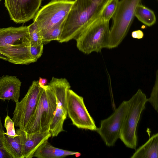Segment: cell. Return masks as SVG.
Masks as SVG:
<instances>
[{"label": "cell", "instance_id": "13", "mask_svg": "<svg viewBox=\"0 0 158 158\" xmlns=\"http://www.w3.org/2000/svg\"><path fill=\"white\" fill-rule=\"evenodd\" d=\"M16 132L20 136L24 158H33L39 147L51 137L49 131L28 134L19 128Z\"/></svg>", "mask_w": 158, "mask_h": 158}, {"label": "cell", "instance_id": "29", "mask_svg": "<svg viewBox=\"0 0 158 158\" xmlns=\"http://www.w3.org/2000/svg\"></svg>", "mask_w": 158, "mask_h": 158}, {"label": "cell", "instance_id": "23", "mask_svg": "<svg viewBox=\"0 0 158 158\" xmlns=\"http://www.w3.org/2000/svg\"><path fill=\"white\" fill-rule=\"evenodd\" d=\"M4 126L6 130L5 133L9 137L13 138L18 135L15 130L14 123L8 115L5 117Z\"/></svg>", "mask_w": 158, "mask_h": 158}, {"label": "cell", "instance_id": "27", "mask_svg": "<svg viewBox=\"0 0 158 158\" xmlns=\"http://www.w3.org/2000/svg\"><path fill=\"white\" fill-rule=\"evenodd\" d=\"M38 81L39 85L41 87L46 85L48 82V80L46 78L40 77Z\"/></svg>", "mask_w": 158, "mask_h": 158}, {"label": "cell", "instance_id": "9", "mask_svg": "<svg viewBox=\"0 0 158 158\" xmlns=\"http://www.w3.org/2000/svg\"><path fill=\"white\" fill-rule=\"evenodd\" d=\"M48 85L53 90L56 100V110L49 129L51 136L54 137L64 131L63 124L67 115V95L71 86L65 78H58L54 77H52Z\"/></svg>", "mask_w": 158, "mask_h": 158}, {"label": "cell", "instance_id": "25", "mask_svg": "<svg viewBox=\"0 0 158 158\" xmlns=\"http://www.w3.org/2000/svg\"><path fill=\"white\" fill-rule=\"evenodd\" d=\"M44 44L31 45L30 52L32 56L36 59L39 58L42 56L43 51Z\"/></svg>", "mask_w": 158, "mask_h": 158}, {"label": "cell", "instance_id": "28", "mask_svg": "<svg viewBox=\"0 0 158 158\" xmlns=\"http://www.w3.org/2000/svg\"><path fill=\"white\" fill-rule=\"evenodd\" d=\"M93 2L99 3H107L109 0H91Z\"/></svg>", "mask_w": 158, "mask_h": 158}, {"label": "cell", "instance_id": "5", "mask_svg": "<svg viewBox=\"0 0 158 158\" xmlns=\"http://www.w3.org/2000/svg\"><path fill=\"white\" fill-rule=\"evenodd\" d=\"M128 101L129 106L120 131L119 139L127 148L135 149L137 145V127L141 113L145 109L147 98L146 94L139 89Z\"/></svg>", "mask_w": 158, "mask_h": 158}, {"label": "cell", "instance_id": "3", "mask_svg": "<svg viewBox=\"0 0 158 158\" xmlns=\"http://www.w3.org/2000/svg\"><path fill=\"white\" fill-rule=\"evenodd\" d=\"M109 21L99 16L88 25L75 40L78 49L83 53L101 52L104 48H108L110 38Z\"/></svg>", "mask_w": 158, "mask_h": 158}, {"label": "cell", "instance_id": "11", "mask_svg": "<svg viewBox=\"0 0 158 158\" xmlns=\"http://www.w3.org/2000/svg\"><path fill=\"white\" fill-rule=\"evenodd\" d=\"M67 114L73 124L79 128L96 131L94 120L86 108L83 98L69 89L66 97Z\"/></svg>", "mask_w": 158, "mask_h": 158}, {"label": "cell", "instance_id": "19", "mask_svg": "<svg viewBox=\"0 0 158 158\" xmlns=\"http://www.w3.org/2000/svg\"><path fill=\"white\" fill-rule=\"evenodd\" d=\"M64 22L51 28L42 35V41L44 44L53 40L59 41L62 33Z\"/></svg>", "mask_w": 158, "mask_h": 158}, {"label": "cell", "instance_id": "15", "mask_svg": "<svg viewBox=\"0 0 158 158\" xmlns=\"http://www.w3.org/2000/svg\"><path fill=\"white\" fill-rule=\"evenodd\" d=\"M78 157L81 155L80 152L70 151L55 147L51 145L48 140L44 142L37 148L33 157L38 158H62L74 155Z\"/></svg>", "mask_w": 158, "mask_h": 158}, {"label": "cell", "instance_id": "17", "mask_svg": "<svg viewBox=\"0 0 158 158\" xmlns=\"http://www.w3.org/2000/svg\"><path fill=\"white\" fill-rule=\"evenodd\" d=\"M3 141L5 150L12 158H24L19 135L12 138L9 137L4 132L3 136Z\"/></svg>", "mask_w": 158, "mask_h": 158}, {"label": "cell", "instance_id": "8", "mask_svg": "<svg viewBox=\"0 0 158 158\" xmlns=\"http://www.w3.org/2000/svg\"><path fill=\"white\" fill-rule=\"evenodd\" d=\"M42 87L38 81H34L27 93L15 104L12 119L15 126L25 131L26 127L37 107Z\"/></svg>", "mask_w": 158, "mask_h": 158}, {"label": "cell", "instance_id": "2", "mask_svg": "<svg viewBox=\"0 0 158 158\" xmlns=\"http://www.w3.org/2000/svg\"><path fill=\"white\" fill-rule=\"evenodd\" d=\"M107 3H98L91 0L74 1L63 22L58 42H67L75 39L88 25L100 16Z\"/></svg>", "mask_w": 158, "mask_h": 158}, {"label": "cell", "instance_id": "1", "mask_svg": "<svg viewBox=\"0 0 158 158\" xmlns=\"http://www.w3.org/2000/svg\"><path fill=\"white\" fill-rule=\"evenodd\" d=\"M28 26L0 28V59L14 64L28 65L37 59L30 52Z\"/></svg>", "mask_w": 158, "mask_h": 158}, {"label": "cell", "instance_id": "20", "mask_svg": "<svg viewBox=\"0 0 158 158\" xmlns=\"http://www.w3.org/2000/svg\"><path fill=\"white\" fill-rule=\"evenodd\" d=\"M118 1L119 0H109L99 16L104 20L109 21L116 11Z\"/></svg>", "mask_w": 158, "mask_h": 158}, {"label": "cell", "instance_id": "30", "mask_svg": "<svg viewBox=\"0 0 158 158\" xmlns=\"http://www.w3.org/2000/svg\"><path fill=\"white\" fill-rule=\"evenodd\" d=\"M1 1V0H0V2Z\"/></svg>", "mask_w": 158, "mask_h": 158}, {"label": "cell", "instance_id": "24", "mask_svg": "<svg viewBox=\"0 0 158 158\" xmlns=\"http://www.w3.org/2000/svg\"><path fill=\"white\" fill-rule=\"evenodd\" d=\"M4 132L2 120L0 118V158H12L5 150L3 146V136Z\"/></svg>", "mask_w": 158, "mask_h": 158}, {"label": "cell", "instance_id": "10", "mask_svg": "<svg viewBox=\"0 0 158 158\" xmlns=\"http://www.w3.org/2000/svg\"><path fill=\"white\" fill-rule=\"evenodd\" d=\"M129 106L128 101H123L111 115L101 121L100 126L96 131L107 146H113L119 138Z\"/></svg>", "mask_w": 158, "mask_h": 158}, {"label": "cell", "instance_id": "7", "mask_svg": "<svg viewBox=\"0 0 158 158\" xmlns=\"http://www.w3.org/2000/svg\"><path fill=\"white\" fill-rule=\"evenodd\" d=\"M74 1L55 0L43 6L36 13L34 21L42 35L66 18Z\"/></svg>", "mask_w": 158, "mask_h": 158}, {"label": "cell", "instance_id": "14", "mask_svg": "<svg viewBox=\"0 0 158 158\" xmlns=\"http://www.w3.org/2000/svg\"><path fill=\"white\" fill-rule=\"evenodd\" d=\"M22 82L16 76L3 75L0 77V99L19 102Z\"/></svg>", "mask_w": 158, "mask_h": 158}, {"label": "cell", "instance_id": "16", "mask_svg": "<svg viewBox=\"0 0 158 158\" xmlns=\"http://www.w3.org/2000/svg\"><path fill=\"white\" fill-rule=\"evenodd\" d=\"M158 134L152 135L143 145L138 148L131 158H158Z\"/></svg>", "mask_w": 158, "mask_h": 158}, {"label": "cell", "instance_id": "26", "mask_svg": "<svg viewBox=\"0 0 158 158\" xmlns=\"http://www.w3.org/2000/svg\"><path fill=\"white\" fill-rule=\"evenodd\" d=\"M131 35L133 38L138 39L143 38L144 34L143 32L140 30H137L132 32Z\"/></svg>", "mask_w": 158, "mask_h": 158}, {"label": "cell", "instance_id": "4", "mask_svg": "<svg viewBox=\"0 0 158 158\" xmlns=\"http://www.w3.org/2000/svg\"><path fill=\"white\" fill-rule=\"evenodd\" d=\"M41 87L38 105L25 131L28 134L49 131L54 116L56 106L55 93L48 85Z\"/></svg>", "mask_w": 158, "mask_h": 158}, {"label": "cell", "instance_id": "18", "mask_svg": "<svg viewBox=\"0 0 158 158\" xmlns=\"http://www.w3.org/2000/svg\"><path fill=\"white\" fill-rule=\"evenodd\" d=\"M135 15L139 21L149 27L153 25L156 22L154 12L140 3L136 8Z\"/></svg>", "mask_w": 158, "mask_h": 158}, {"label": "cell", "instance_id": "22", "mask_svg": "<svg viewBox=\"0 0 158 158\" xmlns=\"http://www.w3.org/2000/svg\"><path fill=\"white\" fill-rule=\"evenodd\" d=\"M158 71L156 73V78L150 97L147 98V102H150L154 109L158 112Z\"/></svg>", "mask_w": 158, "mask_h": 158}, {"label": "cell", "instance_id": "12", "mask_svg": "<svg viewBox=\"0 0 158 158\" xmlns=\"http://www.w3.org/2000/svg\"><path fill=\"white\" fill-rule=\"evenodd\" d=\"M42 0H5V5L11 19L16 23H24L33 18Z\"/></svg>", "mask_w": 158, "mask_h": 158}, {"label": "cell", "instance_id": "6", "mask_svg": "<svg viewBox=\"0 0 158 158\" xmlns=\"http://www.w3.org/2000/svg\"><path fill=\"white\" fill-rule=\"evenodd\" d=\"M141 0H119L110 29L109 49L117 47L126 36L135 16Z\"/></svg>", "mask_w": 158, "mask_h": 158}, {"label": "cell", "instance_id": "21", "mask_svg": "<svg viewBox=\"0 0 158 158\" xmlns=\"http://www.w3.org/2000/svg\"><path fill=\"white\" fill-rule=\"evenodd\" d=\"M28 27L31 45H37L42 43V37L36 23L34 21Z\"/></svg>", "mask_w": 158, "mask_h": 158}]
</instances>
